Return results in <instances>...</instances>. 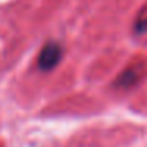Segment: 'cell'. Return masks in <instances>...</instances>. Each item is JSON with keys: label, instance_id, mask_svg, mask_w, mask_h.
<instances>
[{"label": "cell", "instance_id": "cell-1", "mask_svg": "<svg viewBox=\"0 0 147 147\" xmlns=\"http://www.w3.org/2000/svg\"><path fill=\"white\" fill-rule=\"evenodd\" d=\"M62 55H63L62 46L59 45V43L49 41L48 45H45V48L41 49V52H40V55H38L40 70H43V71L54 70L59 65V62L62 60Z\"/></svg>", "mask_w": 147, "mask_h": 147}, {"label": "cell", "instance_id": "cell-2", "mask_svg": "<svg viewBox=\"0 0 147 147\" xmlns=\"http://www.w3.org/2000/svg\"><path fill=\"white\" fill-rule=\"evenodd\" d=\"M136 79H138L136 70H127V71L122 73L120 78H119V84H120V86H130V84H133Z\"/></svg>", "mask_w": 147, "mask_h": 147}, {"label": "cell", "instance_id": "cell-3", "mask_svg": "<svg viewBox=\"0 0 147 147\" xmlns=\"http://www.w3.org/2000/svg\"><path fill=\"white\" fill-rule=\"evenodd\" d=\"M134 30H136V33H147V14L146 16H141L139 19L136 21Z\"/></svg>", "mask_w": 147, "mask_h": 147}]
</instances>
